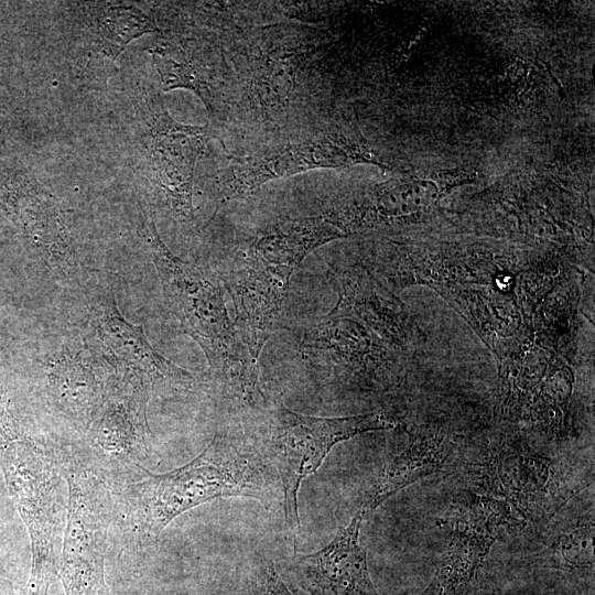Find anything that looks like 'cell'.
<instances>
[{"label":"cell","mask_w":595,"mask_h":595,"mask_svg":"<svg viewBox=\"0 0 595 595\" xmlns=\"http://www.w3.org/2000/svg\"><path fill=\"white\" fill-rule=\"evenodd\" d=\"M147 239L165 302L183 329L199 344L210 367L225 381L245 398H255L259 365L250 358L228 316L218 279L174 256L160 239L152 216Z\"/></svg>","instance_id":"6da1fadb"},{"label":"cell","mask_w":595,"mask_h":595,"mask_svg":"<svg viewBox=\"0 0 595 595\" xmlns=\"http://www.w3.org/2000/svg\"><path fill=\"white\" fill-rule=\"evenodd\" d=\"M0 464L31 543V572L24 595H48L57 575L58 544L67 501L63 480L47 451L23 434L8 410L2 415Z\"/></svg>","instance_id":"7a4b0ae2"},{"label":"cell","mask_w":595,"mask_h":595,"mask_svg":"<svg viewBox=\"0 0 595 595\" xmlns=\"http://www.w3.org/2000/svg\"><path fill=\"white\" fill-rule=\"evenodd\" d=\"M130 97L133 143L144 176L177 217L193 219L195 167L215 137L213 129L177 122L159 94L139 85L131 89Z\"/></svg>","instance_id":"3957f363"},{"label":"cell","mask_w":595,"mask_h":595,"mask_svg":"<svg viewBox=\"0 0 595 595\" xmlns=\"http://www.w3.org/2000/svg\"><path fill=\"white\" fill-rule=\"evenodd\" d=\"M394 424L380 412L320 418L278 407L268 424V452L279 472L286 537L294 549L300 528L298 494L304 478L315 473L338 443L356 435L389 430Z\"/></svg>","instance_id":"277c9868"},{"label":"cell","mask_w":595,"mask_h":595,"mask_svg":"<svg viewBox=\"0 0 595 595\" xmlns=\"http://www.w3.org/2000/svg\"><path fill=\"white\" fill-rule=\"evenodd\" d=\"M214 439L196 457L173 470L144 474L138 485L139 521L148 537L156 538L176 517L223 497L261 499L251 473Z\"/></svg>","instance_id":"5b68a950"},{"label":"cell","mask_w":595,"mask_h":595,"mask_svg":"<svg viewBox=\"0 0 595 595\" xmlns=\"http://www.w3.org/2000/svg\"><path fill=\"white\" fill-rule=\"evenodd\" d=\"M66 482L67 519L57 576L65 595H110L105 577L110 523L107 489L94 472L74 462Z\"/></svg>","instance_id":"8992f818"},{"label":"cell","mask_w":595,"mask_h":595,"mask_svg":"<svg viewBox=\"0 0 595 595\" xmlns=\"http://www.w3.org/2000/svg\"><path fill=\"white\" fill-rule=\"evenodd\" d=\"M154 4L130 1L65 3L67 56L83 84H106L133 40L159 32Z\"/></svg>","instance_id":"52a82bcc"},{"label":"cell","mask_w":595,"mask_h":595,"mask_svg":"<svg viewBox=\"0 0 595 595\" xmlns=\"http://www.w3.org/2000/svg\"><path fill=\"white\" fill-rule=\"evenodd\" d=\"M376 162L368 151L342 136L288 144L260 156L237 160L214 181L217 206L253 193L266 182L314 169L342 167L357 162Z\"/></svg>","instance_id":"ba28073f"},{"label":"cell","mask_w":595,"mask_h":595,"mask_svg":"<svg viewBox=\"0 0 595 595\" xmlns=\"http://www.w3.org/2000/svg\"><path fill=\"white\" fill-rule=\"evenodd\" d=\"M294 270L269 264L252 251L236 258L225 285L236 311L235 327L250 358L259 365L285 299Z\"/></svg>","instance_id":"9c48e42d"},{"label":"cell","mask_w":595,"mask_h":595,"mask_svg":"<svg viewBox=\"0 0 595 595\" xmlns=\"http://www.w3.org/2000/svg\"><path fill=\"white\" fill-rule=\"evenodd\" d=\"M485 486L507 501L524 519L536 520L551 506L559 487L554 464L521 446H508L482 464Z\"/></svg>","instance_id":"30bf717a"},{"label":"cell","mask_w":595,"mask_h":595,"mask_svg":"<svg viewBox=\"0 0 595 595\" xmlns=\"http://www.w3.org/2000/svg\"><path fill=\"white\" fill-rule=\"evenodd\" d=\"M361 507L324 548L296 558V566L314 595H378L359 543Z\"/></svg>","instance_id":"8fae6325"},{"label":"cell","mask_w":595,"mask_h":595,"mask_svg":"<svg viewBox=\"0 0 595 595\" xmlns=\"http://www.w3.org/2000/svg\"><path fill=\"white\" fill-rule=\"evenodd\" d=\"M149 48L164 91L190 89L205 104L213 120L220 116L221 82L210 46L194 37L161 32Z\"/></svg>","instance_id":"7c38bea8"},{"label":"cell","mask_w":595,"mask_h":595,"mask_svg":"<svg viewBox=\"0 0 595 595\" xmlns=\"http://www.w3.org/2000/svg\"><path fill=\"white\" fill-rule=\"evenodd\" d=\"M8 196L31 241L62 269L75 266L76 257L57 198L35 177L21 172L10 176Z\"/></svg>","instance_id":"4fadbf2b"},{"label":"cell","mask_w":595,"mask_h":595,"mask_svg":"<svg viewBox=\"0 0 595 595\" xmlns=\"http://www.w3.org/2000/svg\"><path fill=\"white\" fill-rule=\"evenodd\" d=\"M97 331L110 354L133 366L153 383L174 390H188L194 377L159 355L148 343L142 328L127 322L113 298L97 302Z\"/></svg>","instance_id":"5bb4252c"},{"label":"cell","mask_w":595,"mask_h":595,"mask_svg":"<svg viewBox=\"0 0 595 595\" xmlns=\"http://www.w3.org/2000/svg\"><path fill=\"white\" fill-rule=\"evenodd\" d=\"M343 236L322 214L285 219L263 229L251 251L269 264L295 270L317 247Z\"/></svg>","instance_id":"9a60e30c"},{"label":"cell","mask_w":595,"mask_h":595,"mask_svg":"<svg viewBox=\"0 0 595 595\" xmlns=\"http://www.w3.org/2000/svg\"><path fill=\"white\" fill-rule=\"evenodd\" d=\"M453 445L439 437H414L382 467L361 506L374 510L399 490L440 470L451 456Z\"/></svg>","instance_id":"2e32d148"},{"label":"cell","mask_w":595,"mask_h":595,"mask_svg":"<svg viewBox=\"0 0 595 595\" xmlns=\"http://www.w3.org/2000/svg\"><path fill=\"white\" fill-rule=\"evenodd\" d=\"M495 541L484 533L452 527L439 567L421 595H458L476 577Z\"/></svg>","instance_id":"e0dca14e"},{"label":"cell","mask_w":595,"mask_h":595,"mask_svg":"<svg viewBox=\"0 0 595 595\" xmlns=\"http://www.w3.org/2000/svg\"><path fill=\"white\" fill-rule=\"evenodd\" d=\"M142 400L134 397L116 398L104 408L94 435L97 444L109 454H127L145 433Z\"/></svg>","instance_id":"ac0fdd59"},{"label":"cell","mask_w":595,"mask_h":595,"mask_svg":"<svg viewBox=\"0 0 595 595\" xmlns=\"http://www.w3.org/2000/svg\"><path fill=\"white\" fill-rule=\"evenodd\" d=\"M519 524L507 501L470 491L457 498L451 515L452 527L477 531L495 540Z\"/></svg>","instance_id":"d6986e66"},{"label":"cell","mask_w":595,"mask_h":595,"mask_svg":"<svg viewBox=\"0 0 595 595\" xmlns=\"http://www.w3.org/2000/svg\"><path fill=\"white\" fill-rule=\"evenodd\" d=\"M594 519L588 515L574 527L560 532L543 551L545 566L574 571L593 566Z\"/></svg>","instance_id":"ffe728a7"},{"label":"cell","mask_w":595,"mask_h":595,"mask_svg":"<svg viewBox=\"0 0 595 595\" xmlns=\"http://www.w3.org/2000/svg\"><path fill=\"white\" fill-rule=\"evenodd\" d=\"M261 595H293L272 566H269L264 577Z\"/></svg>","instance_id":"44dd1931"},{"label":"cell","mask_w":595,"mask_h":595,"mask_svg":"<svg viewBox=\"0 0 595 595\" xmlns=\"http://www.w3.org/2000/svg\"><path fill=\"white\" fill-rule=\"evenodd\" d=\"M0 595H21L13 583L0 576Z\"/></svg>","instance_id":"7402d4cb"}]
</instances>
